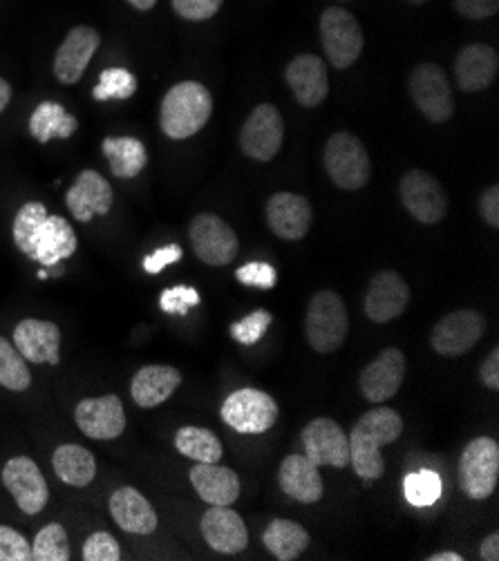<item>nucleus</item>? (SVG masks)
I'll use <instances>...</instances> for the list:
<instances>
[{"instance_id": "obj_1", "label": "nucleus", "mask_w": 499, "mask_h": 561, "mask_svg": "<svg viewBox=\"0 0 499 561\" xmlns=\"http://www.w3.org/2000/svg\"><path fill=\"white\" fill-rule=\"evenodd\" d=\"M12 236L16 249L45 268L59 266L79 249L72 224L61 215H49L41 202H27L19 208Z\"/></svg>"}, {"instance_id": "obj_2", "label": "nucleus", "mask_w": 499, "mask_h": 561, "mask_svg": "<svg viewBox=\"0 0 499 561\" xmlns=\"http://www.w3.org/2000/svg\"><path fill=\"white\" fill-rule=\"evenodd\" d=\"M404 432V419L397 410L374 408L365 412L352 432L350 438V466L359 474V479L376 481L385 472V461L381 447L395 443Z\"/></svg>"}, {"instance_id": "obj_3", "label": "nucleus", "mask_w": 499, "mask_h": 561, "mask_svg": "<svg viewBox=\"0 0 499 561\" xmlns=\"http://www.w3.org/2000/svg\"><path fill=\"white\" fill-rule=\"evenodd\" d=\"M213 96L197 81H182L166 92L159 110V126L175 141L197 135L211 119Z\"/></svg>"}, {"instance_id": "obj_4", "label": "nucleus", "mask_w": 499, "mask_h": 561, "mask_svg": "<svg viewBox=\"0 0 499 561\" xmlns=\"http://www.w3.org/2000/svg\"><path fill=\"white\" fill-rule=\"evenodd\" d=\"M350 316L343 298L331 291H318L305 313V335L307 343L318 354H334L348 341Z\"/></svg>"}, {"instance_id": "obj_5", "label": "nucleus", "mask_w": 499, "mask_h": 561, "mask_svg": "<svg viewBox=\"0 0 499 561\" xmlns=\"http://www.w3.org/2000/svg\"><path fill=\"white\" fill-rule=\"evenodd\" d=\"M322 161L329 180L343 191H361L372 178L367 148L352 133L331 135L325 146Z\"/></svg>"}, {"instance_id": "obj_6", "label": "nucleus", "mask_w": 499, "mask_h": 561, "mask_svg": "<svg viewBox=\"0 0 499 561\" xmlns=\"http://www.w3.org/2000/svg\"><path fill=\"white\" fill-rule=\"evenodd\" d=\"M457 479L462 492L473 501L492 496L499 481V445L490 436L473 438L460 457Z\"/></svg>"}, {"instance_id": "obj_7", "label": "nucleus", "mask_w": 499, "mask_h": 561, "mask_svg": "<svg viewBox=\"0 0 499 561\" xmlns=\"http://www.w3.org/2000/svg\"><path fill=\"white\" fill-rule=\"evenodd\" d=\"M320 41L325 56L337 70L352 68L365 45L361 23L343 8H327L322 12Z\"/></svg>"}, {"instance_id": "obj_8", "label": "nucleus", "mask_w": 499, "mask_h": 561, "mask_svg": "<svg viewBox=\"0 0 499 561\" xmlns=\"http://www.w3.org/2000/svg\"><path fill=\"white\" fill-rule=\"evenodd\" d=\"M279 403L260 389L234 391L222 405V421L240 434H264L279 421Z\"/></svg>"}, {"instance_id": "obj_9", "label": "nucleus", "mask_w": 499, "mask_h": 561, "mask_svg": "<svg viewBox=\"0 0 499 561\" xmlns=\"http://www.w3.org/2000/svg\"><path fill=\"white\" fill-rule=\"evenodd\" d=\"M410 96L421 115L432 124H443L455 115L451 81L436 64H421L410 75Z\"/></svg>"}, {"instance_id": "obj_10", "label": "nucleus", "mask_w": 499, "mask_h": 561, "mask_svg": "<svg viewBox=\"0 0 499 561\" xmlns=\"http://www.w3.org/2000/svg\"><path fill=\"white\" fill-rule=\"evenodd\" d=\"M189 238L195 255L208 266H227L236 260L240 242L229 224L213 215L200 213L189 227Z\"/></svg>"}, {"instance_id": "obj_11", "label": "nucleus", "mask_w": 499, "mask_h": 561, "mask_svg": "<svg viewBox=\"0 0 499 561\" xmlns=\"http://www.w3.org/2000/svg\"><path fill=\"white\" fill-rule=\"evenodd\" d=\"M486 333V320L475 309H457L449 316H443L432 333L430 345L439 356L457 358L468 354Z\"/></svg>"}, {"instance_id": "obj_12", "label": "nucleus", "mask_w": 499, "mask_h": 561, "mask_svg": "<svg viewBox=\"0 0 499 561\" xmlns=\"http://www.w3.org/2000/svg\"><path fill=\"white\" fill-rule=\"evenodd\" d=\"M285 141V122L281 110L271 103H260L247 117L240 133V148L253 161H271Z\"/></svg>"}, {"instance_id": "obj_13", "label": "nucleus", "mask_w": 499, "mask_h": 561, "mask_svg": "<svg viewBox=\"0 0 499 561\" xmlns=\"http://www.w3.org/2000/svg\"><path fill=\"white\" fill-rule=\"evenodd\" d=\"M0 479H3V485L14 496L23 515L36 517L45 511L49 501V485L36 461H32L30 457H12L3 466Z\"/></svg>"}, {"instance_id": "obj_14", "label": "nucleus", "mask_w": 499, "mask_h": 561, "mask_svg": "<svg viewBox=\"0 0 499 561\" xmlns=\"http://www.w3.org/2000/svg\"><path fill=\"white\" fill-rule=\"evenodd\" d=\"M399 195L406 210L421 224H439L449 215V195L441 182L426 171H410L399 184Z\"/></svg>"}, {"instance_id": "obj_15", "label": "nucleus", "mask_w": 499, "mask_h": 561, "mask_svg": "<svg viewBox=\"0 0 499 561\" xmlns=\"http://www.w3.org/2000/svg\"><path fill=\"white\" fill-rule=\"evenodd\" d=\"M305 457L318 468H348L350 466V438L334 419H314L303 430Z\"/></svg>"}, {"instance_id": "obj_16", "label": "nucleus", "mask_w": 499, "mask_h": 561, "mask_svg": "<svg viewBox=\"0 0 499 561\" xmlns=\"http://www.w3.org/2000/svg\"><path fill=\"white\" fill-rule=\"evenodd\" d=\"M75 421L79 430L94 440H115L126 432V412L117 394L79 401Z\"/></svg>"}, {"instance_id": "obj_17", "label": "nucleus", "mask_w": 499, "mask_h": 561, "mask_svg": "<svg viewBox=\"0 0 499 561\" xmlns=\"http://www.w3.org/2000/svg\"><path fill=\"white\" fill-rule=\"evenodd\" d=\"M12 343L27 363L54 367L61 363V329L57 322L25 318L14 327Z\"/></svg>"}, {"instance_id": "obj_18", "label": "nucleus", "mask_w": 499, "mask_h": 561, "mask_svg": "<svg viewBox=\"0 0 499 561\" xmlns=\"http://www.w3.org/2000/svg\"><path fill=\"white\" fill-rule=\"evenodd\" d=\"M410 305V287L397 271H378L372 279L363 300L365 316L385 324L397 320Z\"/></svg>"}, {"instance_id": "obj_19", "label": "nucleus", "mask_w": 499, "mask_h": 561, "mask_svg": "<svg viewBox=\"0 0 499 561\" xmlns=\"http://www.w3.org/2000/svg\"><path fill=\"white\" fill-rule=\"evenodd\" d=\"M406 378V356L397 347L383 350L363 371L359 378L361 394L370 403H385L397 397Z\"/></svg>"}, {"instance_id": "obj_20", "label": "nucleus", "mask_w": 499, "mask_h": 561, "mask_svg": "<svg viewBox=\"0 0 499 561\" xmlns=\"http://www.w3.org/2000/svg\"><path fill=\"white\" fill-rule=\"evenodd\" d=\"M101 45V34L90 25H77L54 56V75L64 85H75L83 79L92 56Z\"/></svg>"}, {"instance_id": "obj_21", "label": "nucleus", "mask_w": 499, "mask_h": 561, "mask_svg": "<svg viewBox=\"0 0 499 561\" xmlns=\"http://www.w3.org/2000/svg\"><path fill=\"white\" fill-rule=\"evenodd\" d=\"M311 204L296 193H275L266 202L269 229L281 240L298 242L311 229Z\"/></svg>"}, {"instance_id": "obj_22", "label": "nucleus", "mask_w": 499, "mask_h": 561, "mask_svg": "<svg viewBox=\"0 0 499 561\" xmlns=\"http://www.w3.org/2000/svg\"><path fill=\"white\" fill-rule=\"evenodd\" d=\"M107 511L115 524L128 535L148 537L157 530L159 524L152 503L137 488L131 485H122L110 494Z\"/></svg>"}, {"instance_id": "obj_23", "label": "nucleus", "mask_w": 499, "mask_h": 561, "mask_svg": "<svg viewBox=\"0 0 499 561\" xmlns=\"http://www.w3.org/2000/svg\"><path fill=\"white\" fill-rule=\"evenodd\" d=\"M113 186H110V182L101 173L92 171V168L79 173V178L66 195L68 210L77 221L83 224L92 221V217L97 215H107L110 208H113Z\"/></svg>"}, {"instance_id": "obj_24", "label": "nucleus", "mask_w": 499, "mask_h": 561, "mask_svg": "<svg viewBox=\"0 0 499 561\" xmlns=\"http://www.w3.org/2000/svg\"><path fill=\"white\" fill-rule=\"evenodd\" d=\"M200 530L204 541L222 554H238L249 546V530L242 517L229 506H211L202 515Z\"/></svg>"}, {"instance_id": "obj_25", "label": "nucleus", "mask_w": 499, "mask_h": 561, "mask_svg": "<svg viewBox=\"0 0 499 561\" xmlns=\"http://www.w3.org/2000/svg\"><path fill=\"white\" fill-rule=\"evenodd\" d=\"M499 72V56L495 47L484 43L466 45L455 61V79L464 92H481L490 88Z\"/></svg>"}, {"instance_id": "obj_26", "label": "nucleus", "mask_w": 499, "mask_h": 561, "mask_svg": "<svg viewBox=\"0 0 499 561\" xmlns=\"http://www.w3.org/2000/svg\"><path fill=\"white\" fill-rule=\"evenodd\" d=\"M287 83L303 107H318L329 94L327 70L320 56L300 54L287 66Z\"/></svg>"}, {"instance_id": "obj_27", "label": "nucleus", "mask_w": 499, "mask_h": 561, "mask_svg": "<svg viewBox=\"0 0 499 561\" xmlns=\"http://www.w3.org/2000/svg\"><path fill=\"white\" fill-rule=\"evenodd\" d=\"M182 385V371L171 365H146L131 382V397L141 410H152L169 401Z\"/></svg>"}, {"instance_id": "obj_28", "label": "nucleus", "mask_w": 499, "mask_h": 561, "mask_svg": "<svg viewBox=\"0 0 499 561\" xmlns=\"http://www.w3.org/2000/svg\"><path fill=\"white\" fill-rule=\"evenodd\" d=\"M189 479L200 499L211 506H231L240 496V477L219 463H197Z\"/></svg>"}, {"instance_id": "obj_29", "label": "nucleus", "mask_w": 499, "mask_h": 561, "mask_svg": "<svg viewBox=\"0 0 499 561\" xmlns=\"http://www.w3.org/2000/svg\"><path fill=\"white\" fill-rule=\"evenodd\" d=\"M279 483L283 492L298 503H318L325 494L320 470L305 455H290L281 463Z\"/></svg>"}, {"instance_id": "obj_30", "label": "nucleus", "mask_w": 499, "mask_h": 561, "mask_svg": "<svg viewBox=\"0 0 499 561\" xmlns=\"http://www.w3.org/2000/svg\"><path fill=\"white\" fill-rule=\"evenodd\" d=\"M52 468L66 485L86 488L97 477V459L79 443H64L52 455Z\"/></svg>"}, {"instance_id": "obj_31", "label": "nucleus", "mask_w": 499, "mask_h": 561, "mask_svg": "<svg viewBox=\"0 0 499 561\" xmlns=\"http://www.w3.org/2000/svg\"><path fill=\"white\" fill-rule=\"evenodd\" d=\"M79 128V122L57 101H43L34 107L30 117V133L38 144L54 139H70Z\"/></svg>"}, {"instance_id": "obj_32", "label": "nucleus", "mask_w": 499, "mask_h": 561, "mask_svg": "<svg viewBox=\"0 0 499 561\" xmlns=\"http://www.w3.org/2000/svg\"><path fill=\"white\" fill-rule=\"evenodd\" d=\"M101 150L107 159L110 171L120 180L137 178L148 163L146 146L135 137H105Z\"/></svg>"}, {"instance_id": "obj_33", "label": "nucleus", "mask_w": 499, "mask_h": 561, "mask_svg": "<svg viewBox=\"0 0 499 561\" xmlns=\"http://www.w3.org/2000/svg\"><path fill=\"white\" fill-rule=\"evenodd\" d=\"M266 550L281 561L298 559L309 546V533L290 519H273L262 537Z\"/></svg>"}, {"instance_id": "obj_34", "label": "nucleus", "mask_w": 499, "mask_h": 561, "mask_svg": "<svg viewBox=\"0 0 499 561\" xmlns=\"http://www.w3.org/2000/svg\"><path fill=\"white\" fill-rule=\"evenodd\" d=\"M175 447L178 453L186 459H193L197 463H219L222 455V440L204 427H182L175 434Z\"/></svg>"}, {"instance_id": "obj_35", "label": "nucleus", "mask_w": 499, "mask_h": 561, "mask_svg": "<svg viewBox=\"0 0 499 561\" xmlns=\"http://www.w3.org/2000/svg\"><path fill=\"white\" fill-rule=\"evenodd\" d=\"M32 385V371L27 360L19 354L12 341L0 335V387L10 391H27Z\"/></svg>"}, {"instance_id": "obj_36", "label": "nucleus", "mask_w": 499, "mask_h": 561, "mask_svg": "<svg viewBox=\"0 0 499 561\" xmlns=\"http://www.w3.org/2000/svg\"><path fill=\"white\" fill-rule=\"evenodd\" d=\"M32 557L34 561H68L72 548L66 528L57 522L43 526L32 539Z\"/></svg>"}, {"instance_id": "obj_37", "label": "nucleus", "mask_w": 499, "mask_h": 561, "mask_svg": "<svg viewBox=\"0 0 499 561\" xmlns=\"http://www.w3.org/2000/svg\"><path fill=\"white\" fill-rule=\"evenodd\" d=\"M137 92V79L133 72L124 70V68H110L103 70L99 77L97 88L92 90L94 101H110V99H131Z\"/></svg>"}, {"instance_id": "obj_38", "label": "nucleus", "mask_w": 499, "mask_h": 561, "mask_svg": "<svg viewBox=\"0 0 499 561\" xmlns=\"http://www.w3.org/2000/svg\"><path fill=\"white\" fill-rule=\"evenodd\" d=\"M404 494L408 503H412L417 508L432 506V503H436L441 496V479L432 470L412 472L404 481Z\"/></svg>"}, {"instance_id": "obj_39", "label": "nucleus", "mask_w": 499, "mask_h": 561, "mask_svg": "<svg viewBox=\"0 0 499 561\" xmlns=\"http://www.w3.org/2000/svg\"><path fill=\"white\" fill-rule=\"evenodd\" d=\"M271 322H273V316L266 309H258V311L249 313L247 318L234 322L231 324V335L240 345H256L266 333Z\"/></svg>"}, {"instance_id": "obj_40", "label": "nucleus", "mask_w": 499, "mask_h": 561, "mask_svg": "<svg viewBox=\"0 0 499 561\" xmlns=\"http://www.w3.org/2000/svg\"><path fill=\"white\" fill-rule=\"evenodd\" d=\"M81 557L86 561H120L122 559V546L110 533H92L81 548Z\"/></svg>"}, {"instance_id": "obj_41", "label": "nucleus", "mask_w": 499, "mask_h": 561, "mask_svg": "<svg viewBox=\"0 0 499 561\" xmlns=\"http://www.w3.org/2000/svg\"><path fill=\"white\" fill-rule=\"evenodd\" d=\"M0 561H34L32 541L10 526H0Z\"/></svg>"}, {"instance_id": "obj_42", "label": "nucleus", "mask_w": 499, "mask_h": 561, "mask_svg": "<svg viewBox=\"0 0 499 561\" xmlns=\"http://www.w3.org/2000/svg\"><path fill=\"white\" fill-rule=\"evenodd\" d=\"M236 279L245 287L253 289H273L275 283H279V275H275V268L266 262H249L236 271Z\"/></svg>"}, {"instance_id": "obj_43", "label": "nucleus", "mask_w": 499, "mask_h": 561, "mask_svg": "<svg viewBox=\"0 0 499 561\" xmlns=\"http://www.w3.org/2000/svg\"><path fill=\"white\" fill-rule=\"evenodd\" d=\"M200 305V294L193 287H173L166 289L159 298V307L169 316H186L191 307Z\"/></svg>"}, {"instance_id": "obj_44", "label": "nucleus", "mask_w": 499, "mask_h": 561, "mask_svg": "<svg viewBox=\"0 0 499 561\" xmlns=\"http://www.w3.org/2000/svg\"><path fill=\"white\" fill-rule=\"evenodd\" d=\"M225 0H173L175 12L186 21H208L213 19Z\"/></svg>"}, {"instance_id": "obj_45", "label": "nucleus", "mask_w": 499, "mask_h": 561, "mask_svg": "<svg viewBox=\"0 0 499 561\" xmlns=\"http://www.w3.org/2000/svg\"><path fill=\"white\" fill-rule=\"evenodd\" d=\"M455 10L468 21H484L499 12V0H453Z\"/></svg>"}, {"instance_id": "obj_46", "label": "nucleus", "mask_w": 499, "mask_h": 561, "mask_svg": "<svg viewBox=\"0 0 499 561\" xmlns=\"http://www.w3.org/2000/svg\"><path fill=\"white\" fill-rule=\"evenodd\" d=\"M184 257V251H182V247L180 244H169V247H163V249H157L155 253H150L148 257H144V262H141V266H144V271L146 273H161L166 266H171V264H175V262H180Z\"/></svg>"}, {"instance_id": "obj_47", "label": "nucleus", "mask_w": 499, "mask_h": 561, "mask_svg": "<svg viewBox=\"0 0 499 561\" xmlns=\"http://www.w3.org/2000/svg\"><path fill=\"white\" fill-rule=\"evenodd\" d=\"M479 213L484 217V221L488 227L497 229L499 227V186L492 184L490 188H486L479 197Z\"/></svg>"}, {"instance_id": "obj_48", "label": "nucleus", "mask_w": 499, "mask_h": 561, "mask_svg": "<svg viewBox=\"0 0 499 561\" xmlns=\"http://www.w3.org/2000/svg\"><path fill=\"white\" fill-rule=\"evenodd\" d=\"M479 378L488 389H492V391L499 389V347H492V352L484 360V365L479 369Z\"/></svg>"}, {"instance_id": "obj_49", "label": "nucleus", "mask_w": 499, "mask_h": 561, "mask_svg": "<svg viewBox=\"0 0 499 561\" xmlns=\"http://www.w3.org/2000/svg\"><path fill=\"white\" fill-rule=\"evenodd\" d=\"M479 554H481L484 561H497V559H499V535H497V533L488 535V537L481 541Z\"/></svg>"}, {"instance_id": "obj_50", "label": "nucleus", "mask_w": 499, "mask_h": 561, "mask_svg": "<svg viewBox=\"0 0 499 561\" xmlns=\"http://www.w3.org/2000/svg\"><path fill=\"white\" fill-rule=\"evenodd\" d=\"M12 94V85L5 79H0V115H3V110L10 105Z\"/></svg>"}, {"instance_id": "obj_51", "label": "nucleus", "mask_w": 499, "mask_h": 561, "mask_svg": "<svg viewBox=\"0 0 499 561\" xmlns=\"http://www.w3.org/2000/svg\"><path fill=\"white\" fill-rule=\"evenodd\" d=\"M464 557H460L457 552H434L428 557V561H462Z\"/></svg>"}, {"instance_id": "obj_52", "label": "nucleus", "mask_w": 499, "mask_h": 561, "mask_svg": "<svg viewBox=\"0 0 499 561\" xmlns=\"http://www.w3.org/2000/svg\"><path fill=\"white\" fill-rule=\"evenodd\" d=\"M128 3L135 10H139V12H148V10H152L157 5V0H128Z\"/></svg>"}, {"instance_id": "obj_53", "label": "nucleus", "mask_w": 499, "mask_h": 561, "mask_svg": "<svg viewBox=\"0 0 499 561\" xmlns=\"http://www.w3.org/2000/svg\"><path fill=\"white\" fill-rule=\"evenodd\" d=\"M408 3H412V5H423V3H428V0H408Z\"/></svg>"}]
</instances>
